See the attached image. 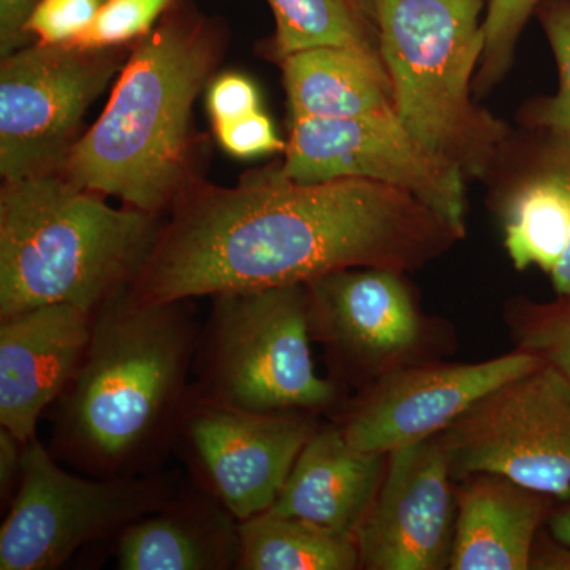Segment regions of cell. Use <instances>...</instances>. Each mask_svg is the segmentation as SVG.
<instances>
[{"instance_id": "obj_15", "label": "cell", "mask_w": 570, "mask_h": 570, "mask_svg": "<svg viewBox=\"0 0 570 570\" xmlns=\"http://www.w3.org/2000/svg\"><path fill=\"white\" fill-rule=\"evenodd\" d=\"M441 434L389 453L376 499L355 532L360 569H449L459 490Z\"/></svg>"}, {"instance_id": "obj_21", "label": "cell", "mask_w": 570, "mask_h": 570, "mask_svg": "<svg viewBox=\"0 0 570 570\" xmlns=\"http://www.w3.org/2000/svg\"><path fill=\"white\" fill-rule=\"evenodd\" d=\"M355 538L265 510L239 521L236 570H356Z\"/></svg>"}, {"instance_id": "obj_32", "label": "cell", "mask_w": 570, "mask_h": 570, "mask_svg": "<svg viewBox=\"0 0 570 570\" xmlns=\"http://www.w3.org/2000/svg\"><path fill=\"white\" fill-rule=\"evenodd\" d=\"M528 570H570V546L540 532L532 547Z\"/></svg>"}, {"instance_id": "obj_18", "label": "cell", "mask_w": 570, "mask_h": 570, "mask_svg": "<svg viewBox=\"0 0 570 570\" xmlns=\"http://www.w3.org/2000/svg\"><path fill=\"white\" fill-rule=\"evenodd\" d=\"M121 570H236L239 521L193 483L115 540Z\"/></svg>"}, {"instance_id": "obj_17", "label": "cell", "mask_w": 570, "mask_h": 570, "mask_svg": "<svg viewBox=\"0 0 570 570\" xmlns=\"http://www.w3.org/2000/svg\"><path fill=\"white\" fill-rule=\"evenodd\" d=\"M387 461L385 453L352 448L337 422L321 423L268 510L355 538Z\"/></svg>"}, {"instance_id": "obj_22", "label": "cell", "mask_w": 570, "mask_h": 570, "mask_svg": "<svg viewBox=\"0 0 570 570\" xmlns=\"http://www.w3.org/2000/svg\"><path fill=\"white\" fill-rule=\"evenodd\" d=\"M275 32L262 56L279 63L296 51L344 47L379 52L377 0H268Z\"/></svg>"}, {"instance_id": "obj_8", "label": "cell", "mask_w": 570, "mask_h": 570, "mask_svg": "<svg viewBox=\"0 0 570 570\" xmlns=\"http://www.w3.org/2000/svg\"><path fill=\"white\" fill-rule=\"evenodd\" d=\"M130 47L32 41L0 62L3 181L58 174L80 140L82 116L111 85Z\"/></svg>"}, {"instance_id": "obj_33", "label": "cell", "mask_w": 570, "mask_h": 570, "mask_svg": "<svg viewBox=\"0 0 570 570\" xmlns=\"http://www.w3.org/2000/svg\"><path fill=\"white\" fill-rule=\"evenodd\" d=\"M547 527L551 538L570 546V499L561 502L560 508L551 510Z\"/></svg>"}, {"instance_id": "obj_26", "label": "cell", "mask_w": 570, "mask_h": 570, "mask_svg": "<svg viewBox=\"0 0 570 570\" xmlns=\"http://www.w3.org/2000/svg\"><path fill=\"white\" fill-rule=\"evenodd\" d=\"M186 0H110L73 45L130 47L153 31L165 14Z\"/></svg>"}, {"instance_id": "obj_16", "label": "cell", "mask_w": 570, "mask_h": 570, "mask_svg": "<svg viewBox=\"0 0 570 570\" xmlns=\"http://www.w3.org/2000/svg\"><path fill=\"white\" fill-rule=\"evenodd\" d=\"M96 314L48 305L0 318V426L37 438L43 412L62 396L91 341Z\"/></svg>"}, {"instance_id": "obj_29", "label": "cell", "mask_w": 570, "mask_h": 570, "mask_svg": "<svg viewBox=\"0 0 570 570\" xmlns=\"http://www.w3.org/2000/svg\"><path fill=\"white\" fill-rule=\"evenodd\" d=\"M208 110L214 127L261 110V96L249 78L225 73L213 78L208 86Z\"/></svg>"}, {"instance_id": "obj_14", "label": "cell", "mask_w": 570, "mask_h": 570, "mask_svg": "<svg viewBox=\"0 0 570 570\" xmlns=\"http://www.w3.org/2000/svg\"><path fill=\"white\" fill-rule=\"evenodd\" d=\"M482 183L513 266L542 269L557 295H570V137L510 130Z\"/></svg>"}, {"instance_id": "obj_24", "label": "cell", "mask_w": 570, "mask_h": 570, "mask_svg": "<svg viewBox=\"0 0 570 570\" xmlns=\"http://www.w3.org/2000/svg\"><path fill=\"white\" fill-rule=\"evenodd\" d=\"M534 17L557 61L560 86L554 96L534 97L517 112V124L570 137V0H540Z\"/></svg>"}, {"instance_id": "obj_23", "label": "cell", "mask_w": 570, "mask_h": 570, "mask_svg": "<svg viewBox=\"0 0 570 570\" xmlns=\"http://www.w3.org/2000/svg\"><path fill=\"white\" fill-rule=\"evenodd\" d=\"M504 318L517 348L538 355L570 379V295L547 303L510 299Z\"/></svg>"}, {"instance_id": "obj_7", "label": "cell", "mask_w": 570, "mask_h": 570, "mask_svg": "<svg viewBox=\"0 0 570 570\" xmlns=\"http://www.w3.org/2000/svg\"><path fill=\"white\" fill-rule=\"evenodd\" d=\"M178 493L160 472L91 478L59 464L39 439L26 444L20 487L0 527V570H55L78 550L118 539Z\"/></svg>"}, {"instance_id": "obj_5", "label": "cell", "mask_w": 570, "mask_h": 570, "mask_svg": "<svg viewBox=\"0 0 570 570\" xmlns=\"http://www.w3.org/2000/svg\"><path fill=\"white\" fill-rule=\"evenodd\" d=\"M487 0H377L379 48L396 118L423 146L482 181L512 127L475 104Z\"/></svg>"}, {"instance_id": "obj_11", "label": "cell", "mask_w": 570, "mask_h": 570, "mask_svg": "<svg viewBox=\"0 0 570 570\" xmlns=\"http://www.w3.org/2000/svg\"><path fill=\"white\" fill-rule=\"evenodd\" d=\"M318 426L314 412L245 411L190 393L174 453L194 485L242 521L272 509Z\"/></svg>"}, {"instance_id": "obj_10", "label": "cell", "mask_w": 570, "mask_h": 570, "mask_svg": "<svg viewBox=\"0 0 570 570\" xmlns=\"http://www.w3.org/2000/svg\"><path fill=\"white\" fill-rule=\"evenodd\" d=\"M306 285L311 335L341 387L365 389L438 354V322L420 309L406 273L351 268Z\"/></svg>"}, {"instance_id": "obj_13", "label": "cell", "mask_w": 570, "mask_h": 570, "mask_svg": "<svg viewBox=\"0 0 570 570\" xmlns=\"http://www.w3.org/2000/svg\"><path fill=\"white\" fill-rule=\"evenodd\" d=\"M543 365L521 348L485 362L415 363L358 390L336 422L352 448L389 455L438 436L494 389Z\"/></svg>"}, {"instance_id": "obj_20", "label": "cell", "mask_w": 570, "mask_h": 570, "mask_svg": "<svg viewBox=\"0 0 570 570\" xmlns=\"http://www.w3.org/2000/svg\"><path fill=\"white\" fill-rule=\"evenodd\" d=\"M277 66L283 71L288 119L396 115L395 88L379 52L309 48Z\"/></svg>"}, {"instance_id": "obj_4", "label": "cell", "mask_w": 570, "mask_h": 570, "mask_svg": "<svg viewBox=\"0 0 570 570\" xmlns=\"http://www.w3.org/2000/svg\"><path fill=\"white\" fill-rule=\"evenodd\" d=\"M164 217L82 189L62 174L3 181L0 189V318L48 305L96 314L129 291Z\"/></svg>"}, {"instance_id": "obj_19", "label": "cell", "mask_w": 570, "mask_h": 570, "mask_svg": "<svg viewBox=\"0 0 570 570\" xmlns=\"http://www.w3.org/2000/svg\"><path fill=\"white\" fill-rule=\"evenodd\" d=\"M459 489L450 570H528L553 498L504 475L472 474Z\"/></svg>"}, {"instance_id": "obj_31", "label": "cell", "mask_w": 570, "mask_h": 570, "mask_svg": "<svg viewBox=\"0 0 570 570\" xmlns=\"http://www.w3.org/2000/svg\"><path fill=\"white\" fill-rule=\"evenodd\" d=\"M26 444L28 442H22L7 428L0 426V502L3 513L20 487Z\"/></svg>"}, {"instance_id": "obj_2", "label": "cell", "mask_w": 570, "mask_h": 570, "mask_svg": "<svg viewBox=\"0 0 570 570\" xmlns=\"http://www.w3.org/2000/svg\"><path fill=\"white\" fill-rule=\"evenodd\" d=\"M194 299L105 303L77 374L51 407L50 452L91 478L157 474L174 453L202 324Z\"/></svg>"}, {"instance_id": "obj_12", "label": "cell", "mask_w": 570, "mask_h": 570, "mask_svg": "<svg viewBox=\"0 0 570 570\" xmlns=\"http://www.w3.org/2000/svg\"><path fill=\"white\" fill-rule=\"evenodd\" d=\"M281 168L298 183L358 178L387 184L466 234V175L428 151L396 115L288 119Z\"/></svg>"}, {"instance_id": "obj_3", "label": "cell", "mask_w": 570, "mask_h": 570, "mask_svg": "<svg viewBox=\"0 0 570 570\" xmlns=\"http://www.w3.org/2000/svg\"><path fill=\"white\" fill-rule=\"evenodd\" d=\"M225 29L183 2L135 41L110 100L59 174L164 217L195 184L193 108L223 61Z\"/></svg>"}, {"instance_id": "obj_9", "label": "cell", "mask_w": 570, "mask_h": 570, "mask_svg": "<svg viewBox=\"0 0 570 570\" xmlns=\"http://www.w3.org/2000/svg\"><path fill=\"white\" fill-rule=\"evenodd\" d=\"M441 436L455 480L485 472L570 499V379L547 363L494 389Z\"/></svg>"}, {"instance_id": "obj_1", "label": "cell", "mask_w": 570, "mask_h": 570, "mask_svg": "<svg viewBox=\"0 0 570 570\" xmlns=\"http://www.w3.org/2000/svg\"><path fill=\"white\" fill-rule=\"evenodd\" d=\"M466 234L414 195L367 179L298 183L281 160L234 187L200 181L164 219L135 303L307 284L351 268L415 273Z\"/></svg>"}, {"instance_id": "obj_27", "label": "cell", "mask_w": 570, "mask_h": 570, "mask_svg": "<svg viewBox=\"0 0 570 570\" xmlns=\"http://www.w3.org/2000/svg\"><path fill=\"white\" fill-rule=\"evenodd\" d=\"M110 0H41L28 22L32 41L75 43L88 31Z\"/></svg>"}, {"instance_id": "obj_28", "label": "cell", "mask_w": 570, "mask_h": 570, "mask_svg": "<svg viewBox=\"0 0 570 570\" xmlns=\"http://www.w3.org/2000/svg\"><path fill=\"white\" fill-rule=\"evenodd\" d=\"M220 146L235 157H257L284 151L285 141L276 134L272 119L262 110L214 127Z\"/></svg>"}, {"instance_id": "obj_6", "label": "cell", "mask_w": 570, "mask_h": 570, "mask_svg": "<svg viewBox=\"0 0 570 570\" xmlns=\"http://www.w3.org/2000/svg\"><path fill=\"white\" fill-rule=\"evenodd\" d=\"M311 341L306 284L214 295L190 393L254 412L337 411L343 387L317 373Z\"/></svg>"}, {"instance_id": "obj_25", "label": "cell", "mask_w": 570, "mask_h": 570, "mask_svg": "<svg viewBox=\"0 0 570 570\" xmlns=\"http://www.w3.org/2000/svg\"><path fill=\"white\" fill-rule=\"evenodd\" d=\"M539 3L540 0H487L483 18L485 50L472 82L475 99L489 96L508 77L515 61L521 32L534 17Z\"/></svg>"}, {"instance_id": "obj_30", "label": "cell", "mask_w": 570, "mask_h": 570, "mask_svg": "<svg viewBox=\"0 0 570 570\" xmlns=\"http://www.w3.org/2000/svg\"><path fill=\"white\" fill-rule=\"evenodd\" d=\"M41 0H0V58L32 43L28 22Z\"/></svg>"}]
</instances>
